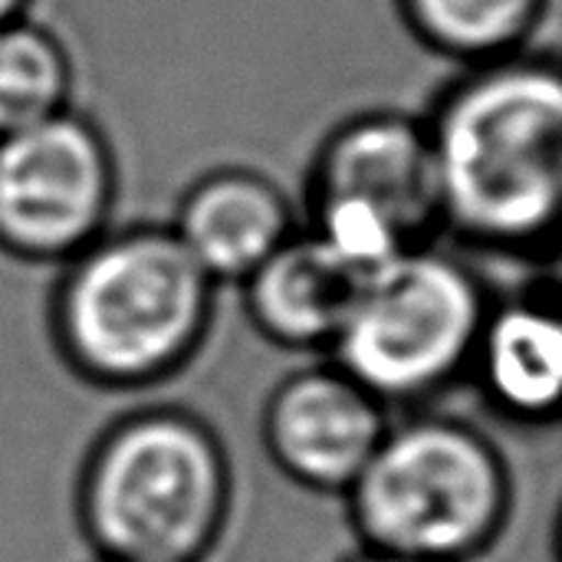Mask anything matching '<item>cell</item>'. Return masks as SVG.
Returning a JSON list of instances; mask_svg holds the SVG:
<instances>
[{"instance_id": "6da1fadb", "label": "cell", "mask_w": 562, "mask_h": 562, "mask_svg": "<svg viewBox=\"0 0 562 562\" xmlns=\"http://www.w3.org/2000/svg\"><path fill=\"white\" fill-rule=\"evenodd\" d=\"M422 122L441 231L477 254L553 263L562 207L560 59L530 46L464 66Z\"/></svg>"}, {"instance_id": "7a4b0ae2", "label": "cell", "mask_w": 562, "mask_h": 562, "mask_svg": "<svg viewBox=\"0 0 562 562\" xmlns=\"http://www.w3.org/2000/svg\"><path fill=\"white\" fill-rule=\"evenodd\" d=\"M56 270L46 329L82 385L155 389L181 375L211 336L217 283L168 224H112Z\"/></svg>"}, {"instance_id": "3957f363", "label": "cell", "mask_w": 562, "mask_h": 562, "mask_svg": "<svg viewBox=\"0 0 562 562\" xmlns=\"http://www.w3.org/2000/svg\"><path fill=\"white\" fill-rule=\"evenodd\" d=\"M72 507L95 560L207 562L234 510L231 451L191 408L128 412L89 445Z\"/></svg>"}, {"instance_id": "277c9868", "label": "cell", "mask_w": 562, "mask_h": 562, "mask_svg": "<svg viewBox=\"0 0 562 562\" xmlns=\"http://www.w3.org/2000/svg\"><path fill=\"white\" fill-rule=\"evenodd\" d=\"M362 550L422 562H474L510 527L517 481L504 448L474 422L441 412L392 418L342 494Z\"/></svg>"}, {"instance_id": "5b68a950", "label": "cell", "mask_w": 562, "mask_h": 562, "mask_svg": "<svg viewBox=\"0 0 562 562\" xmlns=\"http://www.w3.org/2000/svg\"><path fill=\"white\" fill-rule=\"evenodd\" d=\"M494 293L441 240L369 270L326 352L389 408H418L468 379Z\"/></svg>"}, {"instance_id": "8992f818", "label": "cell", "mask_w": 562, "mask_h": 562, "mask_svg": "<svg viewBox=\"0 0 562 562\" xmlns=\"http://www.w3.org/2000/svg\"><path fill=\"white\" fill-rule=\"evenodd\" d=\"M303 211V227L366 273L441 240L438 178L422 115L366 109L342 119L310 161Z\"/></svg>"}, {"instance_id": "52a82bcc", "label": "cell", "mask_w": 562, "mask_h": 562, "mask_svg": "<svg viewBox=\"0 0 562 562\" xmlns=\"http://www.w3.org/2000/svg\"><path fill=\"white\" fill-rule=\"evenodd\" d=\"M119 158L102 125L72 105L0 135V254L63 267L112 227Z\"/></svg>"}, {"instance_id": "ba28073f", "label": "cell", "mask_w": 562, "mask_h": 562, "mask_svg": "<svg viewBox=\"0 0 562 562\" xmlns=\"http://www.w3.org/2000/svg\"><path fill=\"white\" fill-rule=\"evenodd\" d=\"M392 408L333 359L283 375L260 415V441L273 468L313 494H346L382 435Z\"/></svg>"}, {"instance_id": "9c48e42d", "label": "cell", "mask_w": 562, "mask_h": 562, "mask_svg": "<svg viewBox=\"0 0 562 562\" xmlns=\"http://www.w3.org/2000/svg\"><path fill=\"white\" fill-rule=\"evenodd\" d=\"M168 227L217 286H240L300 231V221L290 194L270 175L224 165L184 188Z\"/></svg>"}, {"instance_id": "30bf717a", "label": "cell", "mask_w": 562, "mask_h": 562, "mask_svg": "<svg viewBox=\"0 0 562 562\" xmlns=\"http://www.w3.org/2000/svg\"><path fill=\"white\" fill-rule=\"evenodd\" d=\"M468 379L504 422L550 428L562 398L560 293L547 286L494 300L471 352Z\"/></svg>"}, {"instance_id": "8fae6325", "label": "cell", "mask_w": 562, "mask_h": 562, "mask_svg": "<svg viewBox=\"0 0 562 562\" xmlns=\"http://www.w3.org/2000/svg\"><path fill=\"white\" fill-rule=\"evenodd\" d=\"M366 270L339 257L303 224L244 283V313L254 329L290 352H329L359 293Z\"/></svg>"}, {"instance_id": "7c38bea8", "label": "cell", "mask_w": 562, "mask_h": 562, "mask_svg": "<svg viewBox=\"0 0 562 562\" xmlns=\"http://www.w3.org/2000/svg\"><path fill=\"white\" fill-rule=\"evenodd\" d=\"M553 0H395L408 33L435 56L464 66L533 46Z\"/></svg>"}, {"instance_id": "4fadbf2b", "label": "cell", "mask_w": 562, "mask_h": 562, "mask_svg": "<svg viewBox=\"0 0 562 562\" xmlns=\"http://www.w3.org/2000/svg\"><path fill=\"white\" fill-rule=\"evenodd\" d=\"M72 82V56L49 26L30 13L0 26V135L66 112Z\"/></svg>"}, {"instance_id": "5bb4252c", "label": "cell", "mask_w": 562, "mask_h": 562, "mask_svg": "<svg viewBox=\"0 0 562 562\" xmlns=\"http://www.w3.org/2000/svg\"><path fill=\"white\" fill-rule=\"evenodd\" d=\"M30 3H33V0H0V26H7V23L26 16V13H30Z\"/></svg>"}, {"instance_id": "9a60e30c", "label": "cell", "mask_w": 562, "mask_h": 562, "mask_svg": "<svg viewBox=\"0 0 562 562\" xmlns=\"http://www.w3.org/2000/svg\"><path fill=\"white\" fill-rule=\"evenodd\" d=\"M342 562H422V560H405V557L375 553V550H362V547H359V553H356V557H349V560H342Z\"/></svg>"}, {"instance_id": "2e32d148", "label": "cell", "mask_w": 562, "mask_h": 562, "mask_svg": "<svg viewBox=\"0 0 562 562\" xmlns=\"http://www.w3.org/2000/svg\"><path fill=\"white\" fill-rule=\"evenodd\" d=\"M95 562H109V560H95Z\"/></svg>"}]
</instances>
